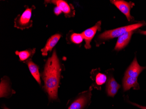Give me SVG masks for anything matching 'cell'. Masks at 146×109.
<instances>
[{"label":"cell","instance_id":"6da1fadb","mask_svg":"<svg viewBox=\"0 0 146 109\" xmlns=\"http://www.w3.org/2000/svg\"><path fill=\"white\" fill-rule=\"evenodd\" d=\"M61 67L55 50L52 55L47 59L42 75L44 81V90L47 92L50 100L58 98V90L60 81Z\"/></svg>","mask_w":146,"mask_h":109},{"label":"cell","instance_id":"7a4b0ae2","mask_svg":"<svg viewBox=\"0 0 146 109\" xmlns=\"http://www.w3.org/2000/svg\"><path fill=\"white\" fill-rule=\"evenodd\" d=\"M143 25V24L142 23H139L135 24L120 27L113 30L106 31V32L98 36V42H96V46H97V45H98L99 43H101V42L112 39L118 37H119L125 33L130 31H134Z\"/></svg>","mask_w":146,"mask_h":109},{"label":"cell","instance_id":"3957f363","mask_svg":"<svg viewBox=\"0 0 146 109\" xmlns=\"http://www.w3.org/2000/svg\"><path fill=\"white\" fill-rule=\"evenodd\" d=\"M25 8L24 11L22 14L19 15L14 20V27L21 30L28 29L33 26V21L31 20L32 11L36 8L34 5L31 8L28 6H25Z\"/></svg>","mask_w":146,"mask_h":109},{"label":"cell","instance_id":"277c9868","mask_svg":"<svg viewBox=\"0 0 146 109\" xmlns=\"http://www.w3.org/2000/svg\"><path fill=\"white\" fill-rule=\"evenodd\" d=\"M44 3L46 5L51 4L55 5L62 11L64 14L65 16L67 18L74 17L75 15V10L73 6L69 5L68 2L63 0L45 1Z\"/></svg>","mask_w":146,"mask_h":109},{"label":"cell","instance_id":"5b68a950","mask_svg":"<svg viewBox=\"0 0 146 109\" xmlns=\"http://www.w3.org/2000/svg\"><path fill=\"white\" fill-rule=\"evenodd\" d=\"M110 1L125 15L128 21H133L134 18L130 15V10L135 5L134 3L132 2H127L121 0H113Z\"/></svg>","mask_w":146,"mask_h":109},{"label":"cell","instance_id":"8992f818","mask_svg":"<svg viewBox=\"0 0 146 109\" xmlns=\"http://www.w3.org/2000/svg\"><path fill=\"white\" fill-rule=\"evenodd\" d=\"M101 22H98L94 26L90 28L86 29L82 33L84 39L85 40V44L84 45L85 49H90L91 48V43L93 38L96 35L98 31H100L101 28Z\"/></svg>","mask_w":146,"mask_h":109},{"label":"cell","instance_id":"52a82bcc","mask_svg":"<svg viewBox=\"0 0 146 109\" xmlns=\"http://www.w3.org/2000/svg\"><path fill=\"white\" fill-rule=\"evenodd\" d=\"M91 90L84 92L73 102L68 109H83L91 99Z\"/></svg>","mask_w":146,"mask_h":109},{"label":"cell","instance_id":"ba28073f","mask_svg":"<svg viewBox=\"0 0 146 109\" xmlns=\"http://www.w3.org/2000/svg\"><path fill=\"white\" fill-rule=\"evenodd\" d=\"M61 36L62 35L60 34H56L51 36L48 39L44 47L41 50L42 54L43 56H46L48 54V52L52 50L54 47L58 43Z\"/></svg>","mask_w":146,"mask_h":109},{"label":"cell","instance_id":"9c48e42d","mask_svg":"<svg viewBox=\"0 0 146 109\" xmlns=\"http://www.w3.org/2000/svg\"><path fill=\"white\" fill-rule=\"evenodd\" d=\"M146 68V67L140 66L137 61V58H135L126 71L125 76L137 78L141 72Z\"/></svg>","mask_w":146,"mask_h":109},{"label":"cell","instance_id":"30bf717a","mask_svg":"<svg viewBox=\"0 0 146 109\" xmlns=\"http://www.w3.org/2000/svg\"><path fill=\"white\" fill-rule=\"evenodd\" d=\"M133 33V31H130L119 37L116 42L115 50L116 51H120L125 47L129 42Z\"/></svg>","mask_w":146,"mask_h":109},{"label":"cell","instance_id":"8fae6325","mask_svg":"<svg viewBox=\"0 0 146 109\" xmlns=\"http://www.w3.org/2000/svg\"><path fill=\"white\" fill-rule=\"evenodd\" d=\"M25 63L28 66L29 71L32 74V76L36 79V81L37 82L39 85H41V81L40 75L38 70V66L32 61V59L27 61Z\"/></svg>","mask_w":146,"mask_h":109},{"label":"cell","instance_id":"7c38bea8","mask_svg":"<svg viewBox=\"0 0 146 109\" xmlns=\"http://www.w3.org/2000/svg\"><path fill=\"white\" fill-rule=\"evenodd\" d=\"M123 87L124 91H128L132 87L136 88V89L139 88L137 78L131 77L126 76H124L123 79Z\"/></svg>","mask_w":146,"mask_h":109},{"label":"cell","instance_id":"4fadbf2b","mask_svg":"<svg viewBox=\"0 0 146 109\" xmlns=\"http://www.w3.org/2000/svg\"><path fill=\"white\" fill-rule=\"evenodd\" d=\"M35 52L36 49L33 48V49H29L23 51H16L15 52V54L16 55H19L20 60L21 61L26 62L31 59V58L35 54Z\"/></svg>","mask_w":146,"mask_h":109},{"label":"cell","instance_id":"5bb4252c","mask_svg":"<svg viewBox=\"0 0 146 109\" xmlns=\"http://www.w3.org/2000/svg\"><path fill=\"white\" fill-rule=\"evenodd\" d=\"M1 97H7L11 92L9 83L6 78L2 79L1 83Z\"/></svg>","mask_w":146,"mask_h":109},{"label":"cell","instance_id":"9a60e30c","mask_svg":"<svg viewBox=\"0 0 146 109\" xmlns=\"http://www.w3.org/2000/svg\"><path fill=\"white\" fill-rule=\"evenodd\" d=\"M67 40L76 44H80L83 41L84 38L82 33H76L73 32L70 36H67Z\"/></svg>","mask_w":146,"mask_h":109},{"label":"cell","instance_id":"2e32d148","mask_svg":"<svg viewBox=\"0 0 146 109\" xmlns=\"http://www.w3.org/2000/svg\"><path fill=\"white\" fill-rule=\"evenodd\" d=\"M107 80V77L104 74L98 73L97 74L95 77L96 83L98 86L103 85Z\"/></svg>","mask_w":146,"mask_h":109},{"label":"cell","instance_id":"e0dca14e","mask_svg":"<svg viewBox=\"0 0 146 109\" xmlns=\"http://www.w3.org/2000/svg\"><path fill=\"white\" fill-rule=\"evenodd\" d=\"M120 87L119 84L117 83L113 78H110L109 79L107 82V88H115L119 89Z\"/></svg>","mask_w":146,"mask_h":109},{"label":"cell","instance_id":"ac0fdd59","mask_svg":"<svg viewBox=\"0 0 146 109\" xmlns=\"http://www.w3.org/2000/svg\"><path fill=\"white\" fill-rule=\"evenodd\" d=\"M119 89L115 88H107V92L109 96H114L117 93Z\"/></svg>","mask_w":146,"mask_h":109},{"label":"cell","instance_id":"d6986e66","mask_svg":"<svg viewBox=\"0 0 146 109\" xmlns=\"http://www.w3.org/2000/svg\"><path fill=\"white\" fill-rule=\"evenodd\" d=\"M62 11H61L60 9H59L58 7H57L56 6L54 9V13L55 14L57 15V16L60 14L62 13Z\"/></svg>","mask_w":146,"mask_h":109},{"label":"cell","instance_id":"ffe728a7","mask_svg":"<svg viewBox=\"0 0 146 109\" xmlns=\"http://www.w3.org/2000/svg\"><path fill=\"white\" fill-rule=\"evenodd\" d=\"M131 104L135 106H137V107H139V108H141V109H146V106H140L139 105L137 104H134V103H131Z\"/></svg>","mask_w":146,"mask_h":109},{"label":"cell","instance_id":"44dd1931","mask_svg":"<svg viewBox=\"0 0 146 109\" xmlns=\"http://www.w3.org/2000/svg\"><path fill=\"white\" fill-rule=\"evenodd\" d=\"M139 32L141 34H142L143 35H146V31H141V30H140V31H139Z\"/></svg>","mask_w":146,"mask_h":109},{"label":"cell","instance_id":"7402d4cb","mask_svg":"<svg viewBox=\"0 0 146 109\" xmlns=\"http://www.w3.org/2000/svg\"><path fill=\"white\" fill-rule=\"evenodd\" d=\"M4 109H9V108H7V107H4Z\"/></svg>","mask_w":146,"mask_h":109}]
</instances>
